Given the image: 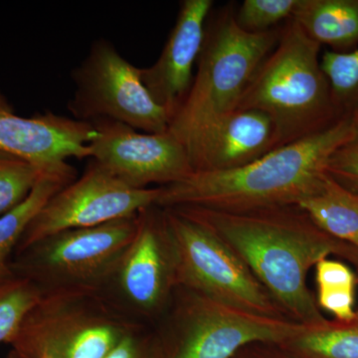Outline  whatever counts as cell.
<instances>
[{
    "label": "cell",
    "instance_id": "obj_1",
    "mask_svg": "<svg viewBox=\"0 0 358 358\" xmlns=\"http://www.w3.org/2000/svg\"><path fill=\"white\" fill-rule=\"evenodd\" d=\"M173 208L229 245L289 320L306 326L327 322L308 288V272L331 255L353 264L355 247L320 230L296 204L244 212Z\"/></svg>",
    "mask_w": 358,
    "mask_h": 358
},
{
    "label": "cell",
    "instance_id": "obj_2",
    "mask_svg": "<svg viewBox=\"0 0 358 358\" xmlns=\"http://www.w3.org/2000/svg\"><path fill=\"white\" fill-rule=\"evenodd\" d=\"M355 140L352 117L345 115L329 129L275 148L246 166L194 171L185 180L162 186L155 206L244 212L298 204L322 185L329 157Z\"/></svg>",
    "mask_w": 358,
    "mask_h": 358
},
{
    "label": "cell",
    "instance_id": "obj_3",
    "mask_svg": "<svg viewBox=\"0 0 358 358\" xmlns=\"http://www.w3.org/2000/svg\"><path fill=\"white\" fill-rule=\"evenodd\" d=\"M320 51L319 43L293 18L288 20L235 107L267 115L279 148L320 133L341 119L320 65Z\"/></svg>",
    "mask_w": 358,
    "mask_h": 358
},
{
    "label": "cell",
    "instance_id": "obj_4",
    "mask_svg": "<svg viewBox=\"0 0 358 358\" xmlns=\"http://www.w3.org/2000/svg\"><path fill=\"white\" fill-rule=\"evenodd\" d=\"M207 21L202 50L189 93L169 131L186 148L209 124L234 110L252 78L275 48L281 30L245 31L233 10Z\"/></svg>",
    "mask_w": 358,
    "mask_h": 358
},
{
    "label": "cell",
    "instance_id": "obj_5",
    "mask_svg": "<svg viewBox=\"0 0 358 358\" xmlns=\"http://www.w3.org/2000/svg\"><path fill=\"white\" fill-rule=\"evenodd\" d=\"M162 209L176 252L178 287L245 312L289 320L218 235L176 209Z\"/></svg>",
    "mask_w": 358,
    "mask_h": 358
},
{
    "label": "cell",
    "instance_id": "obj_6",
    "mask_svg": "<svg viewBox=\"0 0 358 358\" xmlns=\"http://www.w3.org/2000/svg\"><path fill=\"white\" fill-rule=\"evenodd\" d=\"M87 300V291L45 292L9 343V358L107 357L128 327Z\"/></svg>",
    "mask_w": 358,
    "mask_h": 358
},
{
    "label": "cell",
    "instance_id": "obj_7",
    "mask_svg": "<svg viewBox=\"0 0 358 358\" xmlns=\"http://www.w3.org/2000/svg\"><path fill=\"white\" fill-rule=\"evenodd\" d=\"M71 78L75 90L68 110L73 119L112 120L148 134L169 131L171 117L148 93L141 68L122 57L109 40H96Z\"/></svg>",
    "mask_w": 358,
    "mask_h": 358
},
{
    "label": "cell",
    "instance_id": "obj_8",
    "mask_svg": "<svg viewBox=\"0 0 358 358\" xmlns=\"http://www.w3.org/2000/svg\"><path fill=\"white\" fill-rule=\"evenodd\" d=\"M138 215L58 233L18 253L14 275L59 289L88 291L115 274L136 236Z\"/></svg>",
    "mask_w": 358,
    "mask_h": 358
},
{
    "label": "cell",
    "instance_id": "obj_9",
    "mask_svg": "<svg viewBox=\"0 0 358 358\" xmlns=\"http://www.w3.org/2000/svg\"><path fill=\"white\" fill-rule=\"evenodd\" d=\"M185 292L174 322L176 345L169 358H232L245 346L260 343L281 345L310 327L245 312Z\"/></svg>",
    "mask_w": 358,
    "mask_h": 358
},
{
    "label": "cell",
    "instance_id": "obj_10",
    "mask_svg": "<svg viewBox=\"0 0 358 358\" xmlns=\"http://www.w3.org/2000/svg\"><path fill=\"white\" fill-rule=\"evenodd\" d=\"M160 187H131L91 160L81 178L56 193L26 228L16 252L58 233L138 215L157 203Z\"/></svg>",
    "mask_w": 358,
    "mask_h": 358
},
{
    "label": "cell",
    "instance_id": "obj_11",
    "mask_svg": "<svg viewBox=\"0 0 358 358\" xmlns=\"http://www.w3.org/2000/svg\"><path fill=\"white\" fill-rule=\"evenodd\" d=\"M90 124L96 131L88 145L90 157L131 187H162L194 173L185 145L169 131L143 133L108 119Z\"/></svg>",
    "mask_w": 358,
    "mask_h": 358
},
{
    "label": "cell",
    "instance_id": "obj_12",
    "mask_svg": "<svg viewBox=\"0 0 358 358\" xmlns=\"http://www.w3.org/2000/svg\"><path fill=\"white\" fill-rule=\"evenodd\" d=\"M115 274L124 298L143 312H157L178 287L173 240L160 207L138 213L136 236Z\"/></svg>",
    "mask_w": 358,
    "mask_h": 358
},
{
    "label": "cell",
    "instance_id": "obj_13",
    "mask_svg": "<svg viewBox=\"0 0 358 358\" xmlns=\"http://www.w3.org/2000/svg\"><path fill=\"white\" fill-rule=\"evenodd\" d=\"M95 134L90 122L50 110L31 117L17 115L0 93V150L51 169L71 157H90L88 145Z\"/></svg>",
    "mask_w": 358,
    "mask_h": 358
},
{
    "label": "cell",
    "instance_id": "obj_14",
    "mask_svg": "<svg viewBox=\"0 0 358 358\" xmlns=\"http://www.w3.org/2000/svg\"><path fill=\"white\" fill-rule=\"evenodd\" d=\"M213 6L212 0L181 1L176 24L159 59L150 67L141 68L143 83L171 121L189 93Z\"/></svg>",
    "mask_w": 358,
    "mask_h": 358
},
{
    "label": "cell",
    "instance_id": "obj_15",
    "mask_svg": "<svg viewBox=\"0 0 358 358\" xmlns=\"http://www.w3.org/2000/svg\"><path fill=\"white\" fill-rule=\"evenodd\" d=\"M279 148L270 117L256 110L234 109L209 124L187 150L194 171H229Z\"/></svg>",
    "mask_w": 358,
    "mask_h": 358
},
{
    "label": "cell",
    "instance_id": "obj_16",
    "mask_svg": "<svg viewBox=\"0 0 358 358\" xmlns=\"http://www.w3.org/2000/svg\"><path fill=\"white\" fill-rule=\"evenodd\" d=\"M293 20L320 46L336 52L358 46V0H299Z\"/></svg>",
    "mask_w": 358,
    "mask_h": 358
},
{
    "label": "cell",
    "instance_id": "obj_17",
    "mask_svg": "<svg viewBox=\"0 0 358 358\" xmlns=\"http://www.w3.org/2000/svg\"><path fill=\"white\" fill-rule=\"evenodd\" d=\"M76 179V169L67 162L49 169L34 189L13 211L0 217V285L13 277L11 255L17 249L26 228L45 204Z\"/></svg>",
    "mask_w": 358,
    "mask_h": 358
},
{
    "label": "cell",
    "instance_id": "obj_18",
    "mask_svg": "<svg viewBox=\"0 0 358 358\" xmlns=\"http://www.w3.org/2000/svg\"><path fill=\"white\" fill-rule=\"evenodd\" d=\"M313 222L327 235L358 249V194L327 173L319 189L301 202Z\"/></svg>",
    "mask_w": 358,
    "mask_h": 358
},
{
    "label": "cell",
    "instance_id": "obj_19",
    "mask_svg": "<svg viewBox=\"0 0 358 358\" xmlns=\"http://www.w3.org/2000/svg\"><path fill=\"white\" fill-rule=\"evenodd\" d=\"M279 345L306 358H358V310L352 320H327Z\"/></svg>",
    "mask_w": 358,
    "mask_h": 358
},
{
    "label": "cell",
    "instance_id": "obj_20",
    "mask_svg": "<svg viewBox=\"0 0 358 358\" xmlns=\"http://www.w3.org/2000/svg\"><path fill=\"white\" fill-rule=\"evenodd\" d=\"M44 293L38 284L22 275H14L0 285V343L13 341Z\"/></svg>",
    "mask_w": 358,
    "mask_h": 358
},
{
    "label": "cell",
    "instance_id": "obj_21",
    "mask_svg": "<svg viewBox=\"0 0 358 358\" xmlns=\"http://www.w3.org/2000/svg\"><path fill=\"white\" fill-rule=\"evenodd\" d=\"M320 65L338 115H352L358 107V46L348 52L327 50L320 58Z\"/></svg>",
    "mask_w": 358,
    "mask_h": 358
},
{
    "label": "cell",
    "instance_id": "obj_22",
    "mask_svg": "<svg viewBox=\"0 0 358 358\" xmlns=\"http://www.w3.org/2000/svg\"><path fill=\"white\" fill-rule=\"evenodd\" d=\"M51 169H43L18 155L0 150V217L20 206L41 176Z\"/></svg>",
    "mask_w": 358,
    "mask_h": 358
},
{
    "label": "cell",
    "instance_id": "obj_23",
    "mask_svg": "<svg viewBox=\"0 0 358 358\" xmlns=\"http://www.w3.org/2000/svg\"><path fill=\"white\" fill-rule=\"evenodd\" d=\"M299 0H244L235 20L239 27L250 33L275 29L282 20L293 18Z\"/></svg>",
    "mask_w": 358,
    "mask_h": 358
},
{
    "label": "cell",
    "instance_id": "obj_24",
    "mask_svg": "<svg viewBox=\"0 0 358 358\" xmlns=\"http://www.w3.org/2000/svg\"><path fill=\"white\" fill-rule=\"evenodd\" d=\"M326 171L334 180L358 194V141H350L338 148L327 160Z\"/></svg>",
    "mask_w": 358,
    "mask_h": 358
},
{
    "label": "cell",
    "instance_id": "obj_25",
    "mask_svg": "<svg viewBox=\"0 0 358 358\" xmlns=\"http://www.w3.org/2000/svg\"><path fill=\"white\" fill-rule=\"evenodd\" d=\"M315 268L317 289L357 288L358 274L353 272L345 263L326 258L320 261Z\"/></svg>",
    "mask_w": 358,
    "mask_h": 358
},
{
    "label": "cell",
    "instance_id": "obj_26",
    "mask_svg": "<svg viewBox=\"0 0 358 358\" xmlns=\"http://www.w3.org/2000/svg\"><path fill=\"white\" fill-rule=\"evenodd\" d=\"M355 289L333 288L317 289V303L339 322H348L355 317Z\"/></svg>",
    "mask_w": 358,
    "mask_h": 358
},
{
    "label": "cell",
    "instance_id": "obj_27",
    "mask_svg": "<svg viewBox=\"0 0 358 358\" xmlns=\"http://www.w3.org/2000/svg\"><path fill=\"white\" fill-rule=\"evenodd\" d=\"M106 358H155L147 339L128 331Z\"/></svg>",
    "mask_w": 358,
    "mask_h": 358
},
{
    "label": "cell",
    "instance_id": "obj_28",
    "mask_svg": "<svg viewBox=\"0 0 358 358\" xmlns=\"http://www.w3.org/2000/svg\"><path fill=\"white\" fill-rule=\"evenodd\" d=\"M350 117H352L353 131H355V141H358V107L355 109V112L350 115Z\"/></svg>",
    "mask_w": 358,
    "mask_h": 358
},
{
    "label": "cell",
    "instance_id": "obj_29",
    "mask_svg": "<svg viewBox=\"0 0 358 358\" xmlns=\"http://www.w3.org/2000/svg\"><path fill=\"white\" fill-rule=\"evenodd\" d=\"M353 265L355 266V268H357H357H358V249L357 251V258H355V263H353Z\"/></svg>",
    "mask_w": 358,
    "mask_h": 358
},
{
    "label": "cell",
    "instance_id": "obj_30",
    "mask_svg": "<svg viewBox=\"0 0 358 358\" xmlns=\"http://www.w3.org/2000/svg\"><path fill=\"white\" fill-rule=\"evenodd\" d=\"M357 272H358V268H357Z\"/></svg>",
    "mask_w": 358,
    "mask_h": 358
}]
</instances>
